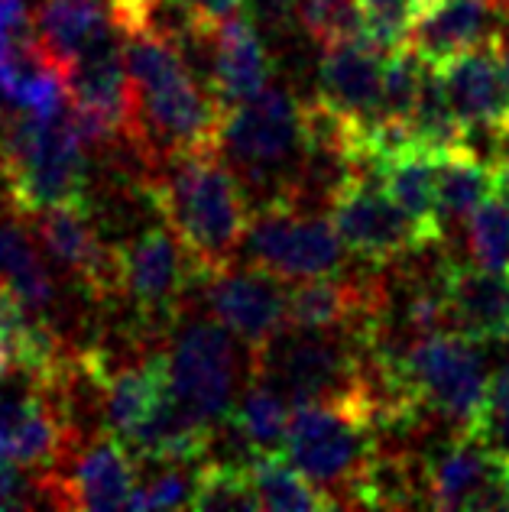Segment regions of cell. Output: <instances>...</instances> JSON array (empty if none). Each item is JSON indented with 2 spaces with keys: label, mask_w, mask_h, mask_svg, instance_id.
<instances>
[{
  "label": "cell",
  "mask_w": 509,
  "mask_h": 512,
  "mask_svg": "<svg viewBox=\"0 0 509 512\" xmlns=\"http://www.w3.org/2000/svg\"><path fill=\"white\" fill-rule=\"evenodd\" d=\"M120 36L130 78L124 140L143 159L146 175L185 156L221 153L224 111L176 39L150 26Z\"/></svg>",
  "instance_id": "cell-1"
},
{
  "label": "cell",
  "mask_w": 509,
  "mask_h": 512,
  "mask_svg": "<svg viewBox=\"0 0 509 512\" xmlns=\"http://www.w3.org/2000/svg\"><path fill=\"white\" fill-rule=\"evenodd\" d=\"M146 195L182 250L189 253L198 279H211L234 266L244 247L253 211L237 172L221 153H198L150 172Z\"/></svg>",
  "instance_id": "cell-2"
},
{
  "label": "cell",
  "mask_w": 509,
  "mask_h": 512,
  "mask_svg": "<svg viewBox=\"0 0 509 512\" xmlns=\"http://www.w3.org/2000/svg\"><path fill=\"white\" fill-rule=\"evenodd\" d=\"M85 150L69 111L36 117L10 107L0 114V175L17 214H33L85 198Z\"/></svg>",
  "instance_id": "cell-3"
},
{
  "label": "cell",
  "mask_w": 509,
  "mask_h": 512,
  "mask_svg": "<svg viewBox=\"0 0 509 512\" xmlns=\"http://www.w3.org/2000/svg\"><path fill=\"white\" fill-rule=\"evenodd\" d=\"M380 435L373 396L305 402L292 409L286 457L331 496L334 506H357L360 483L380 451Z\"/></svg>",
  "instance_id": "cell-4"
},
{
  "label": "cell",
  "mask_w": 509,
  "mask_h": 512,
  "mask_svg": "<svg viewBox=\"0 0 509 512\" xmlns=\"http://www.w3.org/2000/svg\"><path fill=\"white\" fill-rule=\"evenodd\" d=\"M244 247L250 266H260L283 282L334 276L347 260V247L328 211L318 214L289 192L263 201L250 221Z\"/></svg>",
  "instance_id": "cell-5"
},
{
  "label": "cell",
  "mask_w": 509,
  "mask_h": 512,
  "mask_svg": "<svg viewBox=\"0 0 509 512\" xmlns=\"http://www.w3.org/2000/svg\"><path fill=\"white\" fill-rule=\"evenodd\" d=\"M305 150V101H299L289 88L270 85L257 98L224 111L221 153L231 156V163L253 182L283 175L286 169L292 172V182H296Z\"/></svg>",
  "instance_id": "cell-6"
},
{
  "label": "cell",
  "mask_w": 509,
  "mask_h": 512,
  "mask_svg": "<svg viewBox=\"0 0 509 512\" xmlns=\"http://www.w3.org/2000/svg\"><path fill=\"white\" fill-rule=\"evenodd\" d=\"M325 211L338 227L347 253L373 266L435 247L432 237L390 198L377 172H351L331 192Z\"/></svg>",
  "instance_id": "cell-7"
},
{
  "label": "cell",
  "mask_w": 509,
  "mask_h": 512,
  "mask_svg": "<svg viewBox=\"0 0 509 512\" xmlns=\"http://www.w3.org/2000/svg\"><path fill=\"white\" fill-rule=\"evenodd\" d=\"M166 357L169 389L179 399V406L218 431L231 415L237 393V357L231 331L218 318L192 321L179 331Z\"/></svg>",
  "instance_id": "cell-8"
},
{
  "label": "cell",
  "mask_w": 509,
  "mask_h": 512,
  "mask_svg": "<svg viewBox=\"0 0 509 512\" xmlns=\"http://www.w3.org/2000/svg\"><path fill=\"white\" fill-rule=\"evenodd\" d=\"M117 299H127L146 325H172L182 299L198 279L189 253L169 227H146L143 234L114 247Z\"/></svg>",
  "instance_id": "cell-9"
},
{
  "label": "cell",
  "mask_w": 509,
  "mask_h": 512,
  "mask_svg": "<svg viewBox=\"0 0 509 512\" xmlns=\"http://www.w3.org/2000/svg\"><path fill=\"white\" fill-rule=\"evenodd\" d=\"M137 461L140 457L130 451V444L104 428L56 470L39 474L36 490H46L49 500L62 509H130L140 487Z\"/></svg>",
  "instance_id": "cell-10"
},
{
  "label": "cell",
  "mask_w": 509,
  "mask_h": 512,
  "mask_svg": "<svg viewBox=\"0 0 509 512\" xmlns=\"http://www.w3.org/2000/svg\"><path fill=\"white\" fill-rule=\"evenodd\" d=\"M422 487L435 509H509V464L467 431H451L422 457Z\"/></svg>",
  "instance_id": "cell-11"
},
{
  "label": "cell",
  "mask_w": 509,
  "mask_h": 512,
  "mask_svg": "<svg viewBox=\"0 0 509 512\" xmlns=\"http://www.w3.org/2000/svg\"><path fill=\"white\" fill-rule=\"evenodd\" d=\"M461 124L471 133L487 137L493 146L509 143V75L503 65L500 39L464 49L458 56L435 65Z\"/></svg>",
  "instance_id": "cell-12"
},
{
  "label": "cell",
  "mask_w": 509,
  "mask_h": 512,
  "mask_svg": "<svg viewBox=\"0 0 509 512\" xmlns=\"http://www.w3.org/2000/svg\"><path fill=\"white\" fill-rule=\"evenodd\" d=\"M205 299L211 315L257 354L289 325V292L283 279L260 266L224 269L205 279Z\"/></svg>",
  "instance_id": "cell-13"
},
{
  "label": "cell",
  "mask_w": 509,
  "mask_h": 512,
  "mask_svg": "<svg viewBox=\"0 0 509 512\" xmlns=\"http://www.w3.org/2000/svg\"><path fill=\"white\" fill-rule=\"evenodd\" d=\"M33 221L49 256L82 282L91 299L98 302L117 299L114 247H107L101 240L95 227V214H91L85 198L39 211L33 214Z\"/></svg>",
  "instance_id": "cell-14"
},
{
  "label": "cell",
  "mask_w": 509,
  "mask_h": 512,
  "mask_svg": "<svg viewBox=\"0 0 509 512\" xmlns=\"http://www.w3.org/2000/svg\"><path fill=\"white\" fill-rule=\"evenodd\" d=\"M506 23V0H422L406 46L428 65H438L464 49L500 39Z\"/></svg>",
  "instance_id": "cell-15"
},
{
  "label": "cell",
  "mask_w": 509,
  "mask_h": 512,
  "mask_svg": "<svg viewBox=\"0 0 509 512\" xmlns=\"http://www.w3.org/2000/svg\"><path fill=\"white\" fill-rule=\"evenodd\" d=\"M386 59L383 52L364 36L341 39V43L325 46V56L318 65V104H325L331 114L351 124H370L377 114Z\"/></svg>",
  "instance_id": "cell-16"
},
{
  "label": "cell",
  "mask_w": 509,
  "mask_h": 512,
  "mask_svg": "<svg viewBox=\"0 0 509 512\" xmlns=\"http://www.w3.org/2000/svg\"><path fill=\"white\" fill-rule=\"evenodd\" d=\"M448 325L477 344H509V279L477 263L445 260L438 269Z\"/></svg>",
  "instance_id": "cell-17"
},
{
  "label": "cell",
  "mask_w": 509,
  "mask_h": 512,
  "mask_svg": "<svg viewBox=\"0 0 509 512\" xmlns=\"http://www.w3.org/2000/svg\"><path fill=\"white\" fill-rule=\"evenodd\" d=\"M273 62L266 52L260 33L253 30L247 13L227 20L214 36V59H211V94L218 98L221 111L257 98L270 88Z\"/></svg>",
  "instance_id": "cell-18"
},
{
  "label": "cell",
  "mask_w": 509,
  "mask_h": 512,
  "mask_svg": "<svg viewBox=\"0 0 509 512\" xmlns=\"http://www.w3.org/2000/svg\"><path fill=\"white\" fill-rule=\"evenodd\" d=\"M169 393V357L153 350L127 367L104 376L101 383V415L104 428L117 438L130 441L140 425L156 412V406Z\"/></svg>",
  "instance_id": "cell-19"
},
{
  "label": "cell",
  "mask_w": 509,
  "mask_h": 512,
  "mask_svg": "<svg viewBox=\"0 0 509 512\" xmlns=\"http://www.w3.org/2000/svg\"><path fill=\"white\" fill-rule=\"evenodd\" d=\"M438 159L441 153L425 150L419 143H403L377 159V175L390 198L409 218L432 237V244L445 240L438 221Z\"/></svg>",
  "instance_id": "cell-20"
},
{
  "label": "cell",
  "mask_w": 509,
  "mask_h": 512,
  "mask_svg": "<svg viewBox=\"0 0 509 512\" xmlns=\"http://www.w3.org/2000/svg\"><path fill=\"white\" fill-rule=\"evenodd\" d=\"M111 26L114 20L104 10V0H43L33 17V43L65 75Z\"/></svg>",
  "instance_id": "cell-21"
},
{
  "label": "cell",
  "mask_w": 509,
  "mask_h": 512,
  "mask_svg": "<svg viewBox=\"0 0 509 512\" xmlns=\"http://www.w3.org/2000/svg\"><path fill=\"white\" fill-rule=\"evenodd\" d=\"M289 419H292V406L286 402V396L276 393L270 383L253 376L250 386L234 402V409L227 415L224 425L234 431L250 457V454L286 451Z\"/></svg>",
  "instance_id": "cell-22"
},
{
  "label": "cell",
  "mask_w": 509,
  "mask_h": 512,
  "mask_svg": "<svg viewBox=\"0 0 509 512\" xmlns=\"http://www.w3.org/2000/svg\"><path fill=\"white\" fill-rule=\"evenodd\" d=\"M438 221L441 231L467 224L471 214L493 195V166L484 163L474 146H461L438 159Z\"/></svg>",
  "instance_id": "cell-23"
},
{
  "label": "cell",
  "mask_w": 509,
  "mask_h": 512,
  "mask_svg": "<svg viewBox=\"0 0 509 512\" xmlns=\"http://www.w3.org/2000/svg\"><path fill=\"white\" fill-rule=\"evenodd\" d=\"M0 279L30 315L46 318L49 305L56 302V286H52L43 256L17 221L0 224Z\"/></svg>",
  "instance_id": "cell-24"
},
{
  "label": "cell",
  "mask_w": 509,
  "mask_h": 512,
  "mask_svg": "<svg viewBox=\"0 0 509 512\" xmlns=\"http://www.w3.org/2000/svg\"><path fill=\"white\" fill-rule=\"evenodd\" d=\"M247 474L253 483V493H257V500H260V509H276V512L334 509L331 496L325 490H318L315 483L289 461L286 451L250 454L247 457Z\"/></svg>",
  "instance_id": "cell-25"
},
{
  "label": "cell",
  "mask_w": 509,
  "mask_h": 512,
  "mask_svg": "<svg viewBox=\"0 0 509 512\" xmlns=\"http://www.w3.org/2000/svg\"><path fill=\"white\" fill-rule=\"evenodd\" d=\"M409 133H412V143L425 146V150H435L441 156L451 153V150H461V146H471L461 117L448 98L445 82H441L435 65H428V62H425V72H422L419 94H415Z\"/></svg>",
  "instance_id": "cell-26"
},
{
  "label": "cell",
  "mask_w": 509,
  "mask_h": 512,
  "mask_svg": "<svg viewBox=\"0 0 509 512\" xmlns=\"http://www.w3.org/2000/svg\"><path fill=\"white\" fill-rule=\"evenodd\" d=\"M192 509L202 512H244L260 509L257 493L247 474V461H202V474H198V493Z\"/></svg>",
  "instance_id": "cell-27"
},
{
  "label": "cell",
  "mask_w": 509,
  "mask_h": 512,
  "mask_svg": "<svg viewBox=\"0 0 509 512\" xmlns=\"http://www.w3.org/2000/svg\"><path fill=\"white\" fill-rule=\"evenodd\" d=\"M467 244L477 266L509 279V208L490 195L467 221Z\"/></svg>",
  "instance_id": "cell-28"
},
{
  "label": "cell",
  "mask_w": 509,
  "mask_h": 512,
  "mask_svg": "<svg viewBox=\"0 0 509 512\" xmlns=\"http://www.w3.org/2000/svg\"><path fill=\"white\" fill-rule=\"evenodd\" d=\"M296 20L321 49L364 33L360 0H296Z\"/></svg>",
  "instance_id": "cell-29"
},
{
  "label": "cell",
  "mask_w": 509,
  "mask_h": 512,
  "mask_svg": "<svg viewBox=\"0 0 509 512\" xmlns=\"http://www.w3.org/2000/svg\"><path fill=\"white\" fill-rule=\"evenodd\" d=\"M198 474H202V461L166 464L159 477L140 483L130 500V509H192L198 493Z\"/></svg>",
  "instance_id": "cell-30"
},
{
  "label": "cell",
  "mask_w": 509,
  "mask_h": 512,
  "mask_svg": "<svg viewBox=\"0 0 509 512\" xmlns=\"http://www.w3.org/2000/svg\"><path fill=\"white\" fill-rule=\"evenodd\" d=\"M467 435L484 444L490 454H497L500 461H509V367H500L490 376L484 406Z\"/></svg>",
  "instance_id": "cell-31"
},
{
  "label": "cell",
  "mask_w": 509,
  "mask_h": 512,
  "mask_svg": "<svg viewBox=\"0 0 509 512\" xmlns=\"http://www.w3.org/2000/svg\"><path fill=\"white\" fill-rule=\"evenodd\" d=\"M176 4L202 33H218L227 20L247 13V0H176Z\"/></svg>",
  "instance_id": "cell-32"
},
{
  "label": "cell",
  "mask_w": 509,
  "mask_h": 512,
  "mask_svg": "<svg viewBox=\"0 0 509 512\" xmlns=\"http://www.w3.org/2000/svg\"><path fill=\"white\" fill-rule=\"evenodd\" d=\"M0 36H33V20L30 10H26V0H0Z\"/></svg>",
  "instance_id": "cell-33"
},
{
  "label": "cell",
  "mask_w": 509,
  "mask_h": 512,
  "mask_svg": "<svg viewBox=\"0 0 509 512\" xmlns=\"http://www.w3.org/2000/svg\"><path fill=\"white\" fill-rule=\"evenodd\" d=\"M493 195H497L509 208V156L503 159V163L493 166Z\"/></svg>",
  "instance_id": "cell-34"
},
{
  "label": "cell",
  "mask_w": 509,
  "mask_h": 512,
  "mask_svg": "<svg viewBox=\"0 0 509 512\" xmlns=\"http://www.w3.org/2000/svg\"><path fill=\"white\" fill-rule=\"evenodd\" d=\"M360 7L364 10H409L415 17V7H419V0H360Z\"/></svg>",
  "instance_id": "cell-35"
},
{
  "label": "cell",
  "mask_w": 509,
  "mask_h": 512,
  "mask_svg": "<svg viewBox=\"0 0 509 512\" xmlns=\"http://www.w3.org/2000/svg\"><path fill=\"white\" fill-rule=\"evenodd\" d=\"M500 52H503V65H506V75H509V23H506V30L500 33Z\"/></svg>",
  "instance_id": "cell-36"
}]
</instances>
